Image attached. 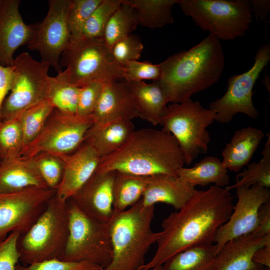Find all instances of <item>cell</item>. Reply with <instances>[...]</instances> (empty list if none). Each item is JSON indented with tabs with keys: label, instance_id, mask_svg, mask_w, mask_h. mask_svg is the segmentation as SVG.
I'll return each instance as SVG.
<instances>
[{
	"label": "cell",
	"instance_id": "b9f144b4",
	"mask_svg": "<svg viewBox=\"0 0 270 270\" xmlns=\"http://www.w3.org/2000/svg\"><path fill=\"white\" fill-rule=\"evenodd\" d=\"M20 234L14 232L0 240V270H16L20 260L18 241Z\"/></svg>",
	"mask_w": 270,
	"mask_h": 270
},
{
	"label": "cell",
	"instance_id": "d6a6232c",
	"mask_svg": "<svg viewBox=\"0 0 270 270\" xmlns=\"http://www.w3.org/2000/svg\"><path fill=\"white\" fill-rule=\"evenodd\" d=\"M80 89L58 75L51 76L48 100L55 109L67 114H76Z\"/></svg>",
	"mask_w": 270,
	"mask_h": 270
},
{
	"label": "cell",
	"instance_id": "8fae6325",
	"mask_svg": "<svg viewBox=\"0 0 270 270\" xmlns=\"http://www.w3.org/2000/svg\"><path fill=\"white\" fill-rule=\"evenodd\" d=\"M95 123L92 115L82 116L54 109L39 136L22 151L20 157L32 159L41 153L62 156L75 152Z\"/></svg>",
	"mask_w": 270,
	"mask_h": 270
},
{
	"label": "cell",
	"instance_id": "e0dca14e",
	"mask_svg": "<svg viewBox=\"0 0 270 270\" xmlns=\"http://www.w3.org/2000/svg\"><path fill=\"white\" fill-rule=\"evenodd\" d=\"M20 0H2L0 4V66H12L14 54L20 46L27 45L32 34L20 12Z\"/></svg>",
	"mask_w": 270,
	"mask_h": 270
},
{
	"label": "cell",
	"instance_id": "f6af8a7d",
	"mask_svg": "<svg viewBox=\"0 0 270 270\" xmlns=\"http://www.w3.org/2000/svg\"><path fill=\"white\" fill-rule=\"evenodd\" d=\"M252 13L261 21H264L268 18L270 12V0H250Z\"/></svg>",
	"mask_w": 270,
	"mask_h": 270
},
{
	"label": "cell",
	"instance_id": "ab89813d",
	"mask_svg": "<svg viewBox=\"0 0 270 270\" xmlns=\"http://www.w3.org/2000/svg\"><path fill=\"white\" fill-rule=\"evenodd\" d=\"M103 84L95 82L80 88L77 114L88 116L94 113L102 95Z\"/></svg>",
	"mask_w": 270,
	"mask_h": 270
},
{
	"label": "cell",
	"instance_id": "7a4b0ae2",
	"mask_svg": "<svg viewBox=\"0 0 270 270\" xmlns=\"http://www.w3.org/2000/svg\"><path fill=\"white\" fill-rule=\"evenodd\" d=\"M158 81L168 102L180 104L216 84L225 67L221 41L208 35L188 50L181 51L160 64Z\"/></svg>",
	"mask_w": 270,
	"mask_h": 270
},
{
	"label": "cell",
	"instance_id": "277c9868",
	"mask_svg": "<svg viewBox=\"0 0 270 270\" xmlns=\"http://www.w3.org/2000/svg\"><path fill=\"white\" fill-rule=\"evenodd\" d=\"M154 210V206H144L140 200L124 212H114L109 222L112 259L104 270H140L158 236L152 228Z\"/></svg>",
	"mask_w": 270,
	"mask_h": 270
},
{
	"label": "cell",
	"instance_id": "30bf717a",
	"mask_svg": "<svg viewBox=\"0 0 270 270\" xmlns=\"http://www.w3.org/2000/svg\"><path fill=\"white\" fill-rule=\"evenodd\" d=\"M12 89L1 110L2 122L18 118L24 112L48 100L50 66L38 62L27 52L14 58Z\"/></svg>",
	"mask_w": 270,
	"mask_h": 270
},
{
	"label": "cell",
	"instance_id": "d6986e66",
	"mask_svg": "<svg viewBox=\"0 0 270 270\" xmlns=\"http://www.w3.org/2000/svg\"><path fill=\"white\" fill-rule=\"evenodd\" d=\"M92 115L95 122L139 118L128 84L118 80L104 84L98 104Z\"/></svg>",
	"mask_w": 270,
	"mask_h": 270
},
{
	"label": "cell",
	"instance_id": "ba28073f",
	"mask_svg": "<svg viewBox=\"0 0 270 270\" xmlns=\"http://www.w3.org/2000/svg\"><path fill=\"white\" fill-rule=\"evenodd\" d=\"M214 121V111L204 108L198 101L190 99L168 106L162 118V130L176 138L185 164L189 166L199 155L208 152L210 138L206 128Z\"/></svg>",
	"mask_w": 270,
	"mask_h": 270
},
{
	"label": "cell",
	"instance_id": "ac0fdd59",
	"mask_svg": "<svg viewBox=\"0 0 270 270\" xmlns=\"http://www.w3.org/2000/svg\"><path fill=\"white\" fill-rule=\"evenodd\" d=\"M60 157L64 163V172L56 196L62 200L68 201L92 176L100 158L93 148L85 143L74 153Z\"/></svg>",
	"mask_w": 270,
	"mask_h": 270
},
{
	"label": "cell",
	"instance_id": "cb8c5ba5",
	"mask_svg": "<svg viewBox=\"0 0 270 270\" xmlns=\"http://www.w3.org/2000/svg\"><path fill=\"white\" fill-rule=\"evenodd\" d=\"M265 134L260 129L248 126L235 132L224 150L222 161L228 170L238 172L249 164Z\"/></svg>",
	"mask_w": 270,
	"mask_h": 270
},
{
	"label": "cell",
	"instance_id": "d4e9b609",
	"mask_svg": "<svg viewBox=\"0 0 270 270\" xmlns=\"http://www.w3.org/2000/svg\"><path fill=\"white\" fill-rule=\"evenodd\" d=\"M127 83V82H126ZM132 94L139 118L154 126L162 125L168 102L158 81L127 83Z\"/></svg>",
	"mask_w": 270,
	"mask_h": 270
},
{
	"label": "cell",
	"instance_id": "ffe728a7",
	"mask_svg": "<svg viewBox=\"0 0 270 270\" xmlns=\"http://www.w3.org/2000/svg\"><path fill=\"white\" fill-rule=\"evenodd\" d=\"M270 244V234L258 238L244 235L226 242L217 254L214 270H262L264 267L252 260L255 252Z\"/></svg>",
	"mask_w": 270,
	"mask_h": 270
},
{
	"label": "cell",
	"instance_id": "ee69618b",
	"mask_svg": "<svg viewBox=\"0 0 270 270\" xmlns=\"http://www.w3.org/2000/svg\"><path fill=\"white\" fill-rule=\"evenodd\" d=\"M258 238L270 234V202L263 205L259 212L257 227L251 234Z\"/></svg>",
	"mask_w": 270,
	"mask_h": 270
},
{
	"label": "cell",
	"instance_id": "836d02e7",
	"mask_svg": "<svg viewBox=\"0 0 270 270\" xmlns=\"http://www.w3.org/2000/svg\"><path fill=\"white\" fill-rule=\"evenodd\" d=\"M24 138L18 118L0 124V160L1 161L20 157Z\"/></svg>",
	"mask_w": 270,
	"mask_h": 270
},
{
	"label": "cell",
	"instance_id": "9a60e30c",
	"mask_svg": "<svg viewBox=\"0 0 270 270\" xmlns=\"http://www.w3.org/2000/svg\"><path fill=\"white\" fill-rule=\"evenodd\" d=\"M238 202L228 220L217 231L214 243L218 253L228 242L251 234L256 229L261 207L270 202V190L260 185L236 188Z\"/></svg>",
	"mask_w": 270,
	"mask_h": 270
},
{
	"label": "cell",
	"instance_id": "3957f363",
	"mask_svg": "<svg viewBox=\"0 0 270 270\" xmlns=\"http://www.w3.org/2000/svg\"><path fill=\"white\" fill-rule=\"evenodd\" d=\"M185 160L176 138L163 130H136L126 143L100 158L97 170L119 172L138 176L166 174L178 176Z\"/></svg>",
	"mask_w": 270,
	"mask_h": 270
},
{
	"label": "cell",
	"instance_id": "5b68a950",
	"mask_svg": "<svg viewBox=\"0 0 270 270\" xmlns=\"http://www.w3.org/2000/svg\"><path fill=\"white\" fill-rule=\"evenodd\" d=\"M68 234V200H62L55 194L30 230L20 235L18 241L20 261L26 266L47 260H60Z\"/></svg>",
	"mask_w": 270,
	"mask_h": 270
},
{
	"label": "cell",
	"instance_id": "4fadbf2b",
	"mask_svg": "<svg viewBox=\"0 0 270 270\" xmlns=\"http://www.w3.org/2000/svg\"><path fill=\"white\" fill-rule=\"evenodd\" d=\"M72 0H49L46 17L42 22L31 25L32 36L27 44L30 50L39 52L42 62L52 67L58 74L62 72L61 55L71 39L68 15Z\"/></svg>",
	"mask_w": 270,
	"mask_h": 270
},
{
	"label": "cell",
	"instance_id": "f1b7e54d",
	"mask_svg": "<svg viewBox=\"0 0 270 270\" xmlns=\"http://www.w3.org/2000/svg\"><path fill=\"white\" fill-rule=\"evenodd\" d=\"M180 0H122L138 12L139 24L152 28H162L174 22L172 8Z\"/></svg>",
	"mask_w": 270,
	"mask_h": 270
},
{
	"label": "cell",
	"instance_id": "5bb4252c",
	"mask_svg": "<svg viewBox=\"0 0 270 270\" xmlns=\"http://www.w3.org/2000/svg\"><path fill=\"white\" fill-rule=\"evenodd\" d=\"M56 194V190L42 188L0 194V240L14 232L26 234Z\"/></svg>",
	"mask_w": 270,
	"mask_h": 270
},
{
	"label": "cell",
	"instance_id": "bcb514c9",
	"mask_svg": "<svg viewBox=\"0 0 270 270\" xmlns=\"http://www.w3.org/2000/svg\"><path fill=\"white\" fill-rule=\"evenodd\" d=\"M252 260L258 265L270 268V244L258 249L254 254Z\"/></svg>",
	"mask_w": 270,
	"mask_h": 270
},
{
	"label": "cell",
	"instance_id": "52a82bcc",
	"mask_svg": "<svg viewBox=\"0 0 270 270\" xmlns=\"http://www.w3.org/2000/svg\"><path fill=\"white\" fill-rule=\"evenodd\" d=\"M178 4L201 30L220 41L244 36L252 20L250 0H180Z\"/></svg>",
	"mask_w": 270,
	"mask_h": 270
},
{
	"label": "cell",
	"instance_id": "1f68e13d",
	"mask_svg": "<svg viewBox=\"0 0 270 270\" xmlns=\"http://www.w3.org/2000/svg\"><path fill=\"white\" fill-rule=\"evenodd\" d=\"M268 134L262 159L257 162L248 164V168L237 176L236 184L225 188L227 190L239 186L250 188L255 185L270 188V135Z\"/></svg>",
	"mask_w": 270,
	"mask_h": 270
},
{
	"label": "cell",
	"instance_id": "f546056e",
	"mask_svg": "<svg viewBox=\"0 0 270 270\" xmlns=\"http://www.w3.org/2000/svg\"><path fill=\"white\" fill-rule=\"evenodd\" d=\"M139 24L137 10L124 3L112 14L106 28L103 39L107 46L112 50L120 40L132 34Z\"/></svg>",
	"mask_w": 270,
	"mask_h": 270
},
{
	"label": "cell",
	"instance_id": "484cf974",
	"mask_svg": "<svg viewBox=\"0 0 270 270\" xmlns=\"http://www.w3.org/2000/svg\"><path fill=\"white\" fill-rule=\"evenodd\" d=\"M178 176L194 187H205L210 184L224 188L230 184L228 170L216 157L206 156L193 167H182Z\"/></svg>",
	"mask_w": 270,
	"mask_h": 270
},
{
	"label": "cell",
	"instance_id": "d590c367",
	"mask_svg": "<svg viewBox=\"0 0 270 270\" xmlns=\"http://www.w3.org/2000/svg\"><path fill=\"white\" fill-rule=\"evenodd\" d=\"M32 159L48 188L56 190L63 176L64 163L62 158L41 153Z\"/></svg>",
	"mask_w": 270,
	"mask_h": 270
},
{
	"label": "cell",
	"instance_id": "7bdbcfd3",
	"mask_svg": "<svg viewBox=\"0 0 270 270\" xmlns=\"http://www.w3.org/2000/svg\"><path fill=\"white\" fill-rule=\"evenodd\" d=\"M14 80L13 66H0V124L1 110L5 99L10 92Z\"/></svg>",
	"mask_w": 270,
	"mask_h": 270
},
{
	"label": "cell",
	"instance_id": "2e32d148",
	"mask_svg": "<svg viewBox=\"0 0 270 270\" xmlns=\"http://www.w3.org/2000/svg\"><path fill=\"white\" fill-rule=\"evenodd\" d=\"M115 172L96 170L86 184L70 199L84 214L108 222L114 212L113 184Z\"/></svg>",
	"mask_w": 270,
	"mask_h": 270
},
{
	"label": "cell",
	"instance_id": "60d3db41",
	"mask_svg": "<svg viewBox=\"0 0 270 270\" xmlns=\"http://www.w3.org/2000/svg\"><path fill=\"white\" fill-rule=\"evenodd\" d=\"M102 267L88 262H72L52 259L26 266L18 264L16 270H104Z\"/></svg>",
	"mask_w": 270,
	"mask_h": 270
},
{
	"label": "cell",
	"instance_id": "8d00e7d4",
	"mask_svg": "<svg viewBox=\"0 0 270 270\" xmlns=\"http://www.w3.org/2000/svg\"><path fill=\"white\" fill-rule=\"evenodd\" d=\"M102 0H72L68 15L71 39L80 36L83 27Z\"/></svg>",
	"mask_w": 270,
	"mask_h": 270
},
{
	"label": "cell",
	"instance_id": "8992f818",
	"mask_svg": "<svg viewBox=\"0 0 270 270\" xmlns=\"http://www.w3.org/2000/svg\"><path fill=\"white\" fill-rule=\"evenodd\" d=\"M60 64L66 70L58 76L79 88L95 82L120 81L124 77V68L115 60L103 38L70 39Z\"/></svg>",
	"mask_w": 270,
	"mask_h": 270
},
{
	"label": "cell",
	"instance_id": "e575fe53",
	"mask_svg": "<svg viewBox=\"0 0 270 270\" xmlns=\"http://www.w3.org/2000/svg\"><path fill=\"white\" fill-rule=\"evenodd\" d=\"M121 4L122 0H102L86 22L78 38H103L110 19Z\"/></svg>",
	"mask_w": 270,
	"mask_h": 270
},
{
	"label": "cell",
	"instance_id": "f907efd6",
	"mask_svg": "<svg viewBox=\"0 0 270 270\" xmlns=\"http://www.w3.org/2000/svg\"><path fill=\"white\" fill-rule=\"evenodd\" d=\"M2 0H0V4L1 2H2Z\"/></svg>",
	"mask_w": 270,
	"mask_h": 270
},
{
	"label": "cell",
	"instance_id": "9c48e42d",
	"mask_svg": "<svg viewBox=\"0 0 270 270\" xmlns=\"http://www.w3.org/2000/svg\"><path fill=\"white\" fill-rule=\"evenodd\" d=\"M68 203L69 234L60 260L88 262L104 269L112 259L109 222L94 220L82 212L70 200H68Z\"/></svg>",
	"mask_w": 270,
	"mask_h": 270
},
{
	"label": "cell",
	"instance_id": "c3c4849f",
	"mask_svg": "<svg viewBox=\"0 0 270 270\" xmlns=\"http://www.w3.org/2000/svg\"><path fill=\"white\" fill-rule=\"evenodd\" d=\"M162 270V266H156L150 270Z\"/></svg>",
	"mask_w": 270,
	"mask_h": 270
},
{
	"label": "cell",
	"instance_id": "6da1fadb",
	"mask_svg": "<svg viewBox=\"0 0 270 270\" xmlns=\"http://www.w3.org/2000/svg\"><path fill=\"white\" fill-rule=\"evenodd\" d=\"M234 198L225 188L216 186L198 190L178 212L162 223L157 250L152 259L140 270L162 266L169 258L189 248L214 244L218 228L229 219Z\"/></svg>",
	"mask_w": 270,
	"mask_h": 270
},
{
	"label": "cell",
	"instance_id": "74e56055",
	"mask_svg": "<svg viewBox=\"0 0 270 270\" xmlns=\"http://www.w3.org/2000/svg\"><path fill=\"white\" fill-rule=\"evenodd\" d=\"M144 48L140 38L130 34L116 42L111 51L115 60L124 67L128 62L138 61Z\"/></svg>",
	"mask_w": 270,
	"mask_h": 270
},
{
	"label": "cell",
	"instance_id": "603a6c76",
	"mask_svg": "<svg viewBox=\"0 0 270 270\" xmlns=\"http://www.w3.org/2000/svg\"><path fill=\"white\" fill-rule=\"evenodd\" d=\"M48 188L32 159L18 158L0 162V194Z\"/></svg>",
	"mask_w": 270,
	"mask_h": 270
},
{
	"label": "cell",
	"instance_id": "7402d4cb",
	"mask_svg": "<svg viewBox=\"0 0 270 270\" xmlns=\"http://www.w3.org/2000/svg\"><path fill=\"white\" fill-rule=\"evenodd\" d=\"M135 130L132 120L126 118L95 122L88 130L84 143L93 148L102 158L122 148Z\"/></svg>",
	"mask_w": 270,
	"mask_h": 270
},
{
	"label": "cell",
	"instance_id": "44dd1931",
	"mask_svg": "<svg viewBox=\"0 0 270 270\" xmlns=\"http://www.w3.org/2000/svg\"><path fill=\"white\" fill-rule=\"evenodd\" d=\"M197 191L194 187L180 176L156 175L150 176L141 201L146 206L164 203L178 210Z\"/></svg>",
	"mask_w": 270,
	"mask_h": 270
},
{
	"label": "cell",
	"instance_id": "816d5d0a",
	"mask_svg": "<svg viewBox=\"0 0 270 270\" xmlns=\"http://www.w3.org/2000/svg\"><path fill=\"white\" fill-rule=\"evenodd\" d=\"M0 161H1V160H0Z\"/></svg>",
	"mask_w": 270,
	"mask_h": 270
},
{
	"label": "cell",
	"instance_id": "4316f807",
	"mask_svg": "<svg viewBox=\"0 0 270 270\" xmlns=\"http://www.w3.org/2000/svg\"><path fill=\"white\" fill-rule=\"evenodd\" d=\"M150 176L115 172L113 184L114 212H124L142 199Z\"/></svg>",
	"mask_w": 270,
	"mask_h": 270
},
{
	"label": "cell",
	"instance_id": "681fc988",
	"mask_svg": "<svg viewBox=\"0 0 270 270\" xmlns=\"http://www.w3.org/2000/svg\"><path fill=\"white\" fill-rule=\"evenodd\" d=\"M262 270H270V268H264Z\"/></svg>",
	"mask_w": 270,
	"mask_h": 270
},
{
	"label": "cell",
	"instance_id": "4dcf8cb0",
	"mask_svg": "<svg viewBox=\"0 0 270 270\" xmlns=\"http://www.w3.org/2000/svg\"><path fill=\"white\" fill-rule=\"evenodd\" d=\"M54 109L50 101L46 100L28 108L18 118L22 131L23 150L41 133Z\"/></svg>",
	"mask_w": 270,
	"mask_h": 270
},
{
	"label": "cell",
	"instance_id": "7dc6e473",
	"mask_svg": "<svg viewBox=\"0 0 270 270\" xmlns=\"http://www.w3.org/2000/svg\"><path fill=\"white\" fill-rule=\"evenodd\" d=\"M270 78L268 77L266 78L265 80H264V85L266 86L267 90H268V92H270Z\"/></svg>",
	"mask_w": 270,
	"mask_h": 270
},
{
	"label": "cell",
	"instance_id": "f35d334b",
	"mask_svg": "<svg viewBox=\"0 0 270 270\" xmlns=\"http://www.w3.org/2000/svg\"><path fill=\"white\" fill-rule=\"evenodd\" d=\"M124 68V79L127 83L144 82V80L158 81L161 76L160 64H154L149 62H130Z\"/></svg>",
	"mask_w": 270,
	"mask_h": 270
},
{
	"label": "cell",
	"instance_id": "7c38bea8",
	"mask_svg": "<svg viewBox=\"0 0 270 270\" xmlns=\"http://www.w3.org/2000/svg\"><path fill=\"white\" fill-rule=\"evenodd\" d=\"M270 61V45L261 46L254 56L253 66L248 71L230 78L227 90L221 98L212 102L210 109L216 112V121L230 122L238 114L256 119L260 112L254 106L252 96L255 84Z\"/></svg>",
	"mask_w": 270,
	"mask_h": 270
},
{
	"label": "cell",
	"instance_id": "83f0119b",
	"mask_svg": "<svg viewBox=\"0 0 270 270\" xmlns=\"http://www.w3.org/2000/svg\"><path fill=\"white\" fill-rule=\"evenodd\" d=\"M217 254L216 244L198 245L169 258L162 270H214Z\"/></svg>",
	"mask_w": 270,
	"mask_h": 270
}]
</instances>
